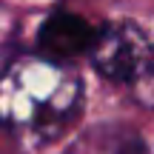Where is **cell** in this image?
<instances>
[{"label": "cell", "instance_id": "cell-5", "mask_svg": "<svg viewBox=\"0 0 154 154\" xmlns=\"http://www.w3.org/2000/svg\"><path fill=\"white\" fill-rule=\"evenodd\" d=\"M131 86H134V97L143 106L154 109V46H151V54H149V60H146L143 72L137 74V80H134Z\"/></svg>", "mask_w": 154, "mask_h": 154}, {"label": "cell", "instance_id": "cell-3", "mask_svg": "<svg viewBox=\"0 0 154 154\" xmlns=\"http://www.w3.org/2000/svg\"><path fill=\"white\" fill-rule=\"evenodd\" d=\"M97 29L80 14L72 11H54L43 20L37 32V43H40V54L57 63H69L72 57L83 54L91 49Z\"/></svg>", "mask_w": 154, "mask_h": 154}, {"label": "cell", "instance_id": "cell-4", "mask_svg": "<svg viewBox=\"0 0 154 154\" xmlns=\"http://www.w3.org/2000/svg\"><path fill=\"white\" fill-rule=\"evenodd\" d=\"M66 154H151L137 128L126 123L91 126L69 146Z\"/></svg>", "mask_w": 154, "mask_h": 154}, {"label": "cell", "instance_id": "cell-1", "mask_svg": "<svg viewBox=\"0 0 154 154\" xmlns=\"http://www.w3.org/2000/svg\"><path fill=\"white\" fill-rule=\"evenodd\" d=\"M83 83L69 63L23 54L0 74V123L32 137H60L74 123Z\"/></svg>", "mask_w": 154, "mask_h": 154}, {"label": "cell", "instance_id": "cell-2", "mask_svg": "<svg viewBox=\"0 0 154 154\" xmlns=\"http://www.w3.org/2000/svg\"><path fill=\"white\" fill-rule=\"evenodd\" d=\"M151 54V43L134 23H111L97 29L88 57L94 69L114 83H134Z\"/></svg>", "mask_w": 154, "mask_h": 154}]
</instances>
